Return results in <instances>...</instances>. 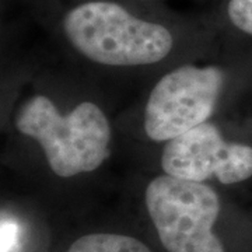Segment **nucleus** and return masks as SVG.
<instances>
[{
	"mask_svg": "<svg viewBox=\"0 0 252 252\" xmlns=\"http://www.w3.org/2000/svg\"><path fill=\"white\" fill-rule=\"evenodd\" d=\"M72 51L104 67H144L167 61L184 38L216 28L190 26L153 7L119 0H34Z\"/></svg>",
	"mask_w": 252,
	"mask_h": 252,
	"instance_id": "obj_1",
	"label": "nucleus"
},
{
	"mask_svg": "<svg viewBox=\"0 0 252 252\" xmlns=\"http://www.w3.org/2000/svg\"><path fill=\"white\" fill-rule=\"evenodd\" d=\"M66 252H152L140 240L118 233H90L74 240Z\"/></svg>",
	"mask_w": 252,
	"mask_h": 252,
	"instance_id": "obj_6",
	"label": "nucleus"
},
{
	"mask_svg": "<svg viewBox=\"0 0 252 252\" xmlns=\"http://www.w3.org/2000/svg\"><path fill=\"white\" fill-rule=\"evenodd\" d=\"M14 126L39 144L48 167L61 178L97 171L111 153L112 127L93 101L62 112L48 95L34 94L18 107Z\"/></svg>",
	"mask_w": 252,
	"mask_h": 252,
	"instance_id": "obj_2",
	"label": "nucleus"
},
{
	"mask_svg": "<svg viewBox=\"0 0 252 252\" xmlns=\"http://www.w3.org/2000/svg\"><path fill=\"white\" fill-rule=\"evenodd\" d=\"M144 203L167 252H225L215 233L220 196L209 184L161 174L147 184Z\"/></svg>",
	"mask_w": 252,
	"mask_h": 252,
	"instance_id": "obj_3",
	"label": "nucleus"
},
{
	"mask_svg": "<svg viewBox=\"0 0 252 252\" xmlns=\"http://www.w3.org/2000/svg\"><path fill=\"white\" fill-rule=\"evenodd\" d=\"M119 1H127V3H137V4H153L156 0H119Z\"/></svg>",
	"mask_w": 252,
	"mask_h": 252,
	"instance_id": "obj_8",
	"label": "nucleus"
},
{
	"mask_svg": "<svg viewBox=\"0 0 252 252\" xmlns=\"http://www.w3.org/2000/svg\"><path fill=\"white\" fill-rule=\"evenodd\" d=\"M215 18L219 26L252 38V0H223Z\"/></svg>",
	"mask_w": 252,
	"mask_h": 252,
	"instance_id": "obj_7",
	"label": "nucleus"
},
{
	"mask_svg": "<svg viewBox=\"0 0 252 252\" xmlns=\"http://www.w3.org/2000/svg\"><path fill=\"white\" fill-rule=\"evenodd\" d=\"M160 167L180 180L235 185L252 177V147L225 140L215 124L205 122L165 142Z\"/></svg>",
	"mask_w": 252,
	"mask_h": 252,
	"instance_id": "obj_5",
	"label": "nucleus"
},
{
	"mask_svg": "<svg viewBox=\"0 0 252 252\" xmlns=\"http://www.w3.org/2000/svg\"><path fill=\"white\" fill-rule=\"evenodd\" d=\"M225 76L216 64L185 63L154 84L143 111V130L156 143H165L209 122L224 89Z\"/></svg>",
	"mask_w": 252,
	"mask_h": 252,
	"instance_id": "obj_4",
	"label": "nucleus"
}]
</instances>
